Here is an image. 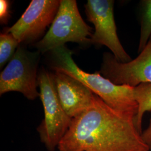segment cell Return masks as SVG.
Wrapping results in <instances>:
<instances>
[{"label": "cell", "instance_id": "2", "mask_svg": "<svg viewBox=\"0 0 151 151\" xmlns=\"http://www.w3.org/2000/svg\"><path fill=\"white\" fill-rule=\"evenodd\" d=\"M51 52L53 60L52 68L54 71L75 78L111 108L135 116L138 105L134 96V87L115 85L99 72L89 73L82 70L72 58L73 52L65 45Z\"/></svg>", "mask_w": 151, "mask_h": 151}, {"label": "cell", "instance_id": "6", "mask_svg": "<svg viewBox=\"0 0 151 151\" xmlns=\"http://www.w3.org/2000/svg\"><path fill=\"white\" fill-rule=\"evenodd\" d=\"M114 3L113 0L87 1L85 5L87 18L95 26L91 43L106 46L119 62L127 63L132 60L117 34L114 15Z\"/></svg>", "mask_w": 151, "mask_h": 151}, {"label": "cell", "instance_id": "12", "mask_svg": "<svg viewBox=\"0 0 151 151\" xmlns=\"http://www.w3.org/2000/svg\"><path fill=\"white\" fill-rule=\"evenodd\" d=\"M20 44L14 35L9 32L1 33L0 35V67L2 68L6 63L11 60Z\"/></svg>", "mask_w": 151, "mask_h": 151}, {"label": "cell", "instance_id": "10", "mask_svg": "<svg viewBox=\"0 0 151 151\" xmlns=\"http://www.w3.org/2000/svg\"><path fill=\"white\" fill-rule=\"evenodd\" d=\"M134 96L138 105L134 123L137 129L142 134L143 115L146 112L151 111V82L142 83L134 87Z\"/></svg>", "mask_w": 151, "mask_h": 151}, {"label": "cell", "instance_id": "8", "mask_svg": "<svg viewBox=\"0 0 151 151\" xmlns=\"http://www.w3.org/2000/svg\"><path fill=\"white\" fill-rule=\"evenodd\" d=\"M60 0H32L19 20L6 30L20 44H27L41 37L54 20Z\"/></svg>", "mask_w": 151, "mask_h": 151}, {"label": "cell", "instance_id": "11", "mask_svg": "<svg viewBox=\"0 0 151 151\" xmlns=\"http://www.w3.org/2000/svg\"><path fill=\"white\" fill-rule=\"evenodd\" d=\"M140 4V29L138 53L145 48L151 37V0H142Z\"/></svg>", "mask_w": 151, "mask_h": 151}, {"label": "cell", "instance_id": "1", "mask_svg": "<svg viewBox=\"0 0 151 151\" xmlns=\"http://www.w3.org/2000/svg\"><path fill=\"white\" fill-rule=\"evenodd\" d=\"M135 116L114 109L94 93L91 105L73 118L60 151H149Z\"/></svg>", "mask_w": 151, "mask_h": 151}, {"label": "cell", "instance_id": "5", "mask_svg": "<svg viewBox=\"0 0 151 151\" xmlns=\"http://www.w3.org/2000/svg\"><path fill=\"white\" fill-rule=\"evenodd\" d=\"M40 52H30L19 45L15 53L0 75V95L20 92L27 99L40 97L37 89L38 67Z\"/></svg>", "mask_w": 151, "mask_h": 151}, {"label": "cell", "instance_id": "9", "mask_svg": "<svg viewBox=\"0 0 151 151\" xmlns=\"http://www.w3.org/2000/svg\"><path fill=\"white\" fill-rule=\"evenodd\" d=\"M53 77L60 104L72 119L91 105L94 93L81 81L58 71H55Z\"/></svg>", "mask_w": 151, "mask_h": 151}, {"label": "cell", "instance_id": "14", "mask_svg": "<svg viewBox=\"0 0 151 151\" xmlns=\"http://www.w3.org/2000/svg\"><path fill=\"white\" fill-rule=\"evenodd\" d=\"M141 137L145 143L149 148V150H151V118L147 128L142 132Z\"/></svg>", "mask_w": 151, "mask_h": 151}, {"label": "cell", "instance_id": "4", "mask_svg": "<svg viewBox=\"0 0 151 151\" xmlns=\"http://www.w3.org/2000/svg\"><path fill=\"white\" fill-rule=\"evenodd\" d=\"M92 29L82 18L76 1L61 0L51 27L35 46L38 51L44 54L67 42L90 44Z\"/></svg>", "mask_w": 151, "mask_h": 151}, {"label": "cell", "instance_id": "7", "mask_svg": "<svg viewBox=\"0 0 151 151\" xmlns=\"http://www.w3.org/2000/svg\"><path fill=\"white\" fill-rule=\"evenodd\" d=\"M99 73L117 85L134 87L151 82V37L145 48L127 63L120 62L112 53H104Z\"/></svg>", "mask_w": 151, "mask_h": 151}, {"label": "cell", "instance_id": "13", "mask_svg": "<svg viewBox=\"0 0 151 151\" xmlns=\"http://www.w3.org/2000/svg\"><path fill=\"white\" fill-rule=\"evenodd\" d=\"M10 17V2L7 0L0 1V21L1 24H7Z\"/></svg>", "mask_w": 151, "mask_h": 151}, {"label": "cell", "instance_id": "3", "mask_svg": "<svg viewBox=\"0 0 151 151\" xmlns=\"http://www.w3.org/2000/svg\"><path fill=\"white\" fill-rule=\"evenodd\" d=\"M40 98L44 118L38 127L41 142L49 151H54L69 129L72 120L62 107L56 90L53 73L42 68L38 76Z\"/></svg>", "mask_w": 151, "mask_h": 151}]
</instances>
